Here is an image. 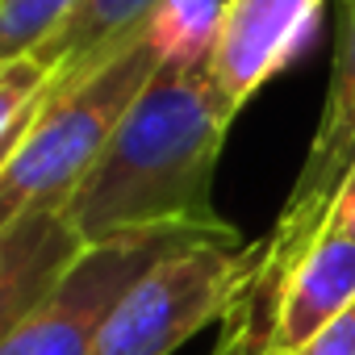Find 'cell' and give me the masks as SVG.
Returning <instances> with one entry per match:
<instances>
[{"instance_id":"cell-14","label":"cell","mask_w":355,"mask_h":355,"mask_svg":"<svg viewBox=\"0 0 355 355\" xmlns=\"http://www.w3.org/2000/svg\"><path fill=\"white\" fill-rule=\"evenodd\" d=\"M326 230H334V234L355 243V167L347 171V180L338 184V197H334V205L326 214Z\"/></svg>"},{"instance_id":"cell-7","label":"cell","mask_w":355,"mask_h":355,"mask_svg":"<svg viewBox=\"0 0 355 355\" xmlns=\"http://www.w3.org/2000/svg\"><path fill=\"white\" fill-rule=\"evenodd\" d=\"M351 305H355V243L334 230H322L313 247L297 259V268L284 276L268 322V347L259 355L301 351Z\"/></svg>"},{"instance_id":"cell-1","label":"cell","mask_w":355,"mask_h":355,"mask_svg":"<svg viewBox=\"0 0 355 355\" xmlns=\"http://www.w3.org/2000/svg\"><path fill=\"white\" fill-rule=\"evenodd\" d=\"M234 117L209 63L163 59L63 209L84 247L134 230L234 234L214 209V171Z\"/></svg>"},{"instance_id":"cell-2","label":"cell","mask_w":355,"mask_h":355,"mask_svg":"<svg viewBox=\"0 0 355 355\" xmlns=\"http://www.w3.org/2000/svg\"><path fill=\"white\" fill-rule=\"evenodd\" d=\"M159 63L163 55L142 30L80 80L46 88L42 109L0 167V230L38 209H67Z\"/></svg>"},{"instance_id":"cell-13","label":"cell","mask_w":355,"mask_h":355,"mask_svg":"<svg viewBox=\"0 0 355 355\" xmlns=\"http://www.w3.org/2000/svg\"><path fill=\"white\" fill-rule=\"evenodd\" d=\"M293 355H355V305L343 313V318H334L322 334H313L301 351H293Z\"/></svg>"},{"instance_id":"cell-5","label":"cell","mask_w":355,"mask_h":355,"mask_svg":"<svg viewBox=\"0 0 355 355\" xmlns=\"http://www.w3.org/2000/svg\"><path fill=\"white\" fill-rule=\"evenodd\" d=\"M239 234V230H234ZM197 239H226L205 230H134L105 243L84 247L76 268L59 280V288L0 343V355H88L105 313L117 297L163 255L189 247Z\"/></svg>"},{"instance_id":"cell-9","label":"cell","mask_w":355,"mask_h":355,"mask_svg":"<svg viewBox=\"0 0 355 355\" xmlns=\"http://www.w3.org/2000/svg\"><path fill=\"white\" fill-rule=\"evenodd\" d=\"M159 5L163 0H80L63 26L34 51V59L51 71V84L80 80L117 55L134 34H142Z\"/></svg>"},{"instance_id":"cell-6","label":"cell","mask_w":355,"mask_h":355,"mask_svg":"<svg viewBox=\"0 0 355 355\" xmlns=\"http://www.w3.org/2000/svg\"><path fill=\"white\" fill-rule=\"evenodd\" d=\"M326 0H226V13L209 51V80L218 96L243 105L305 46Z\"/></svg>"},{"instance_id":"cell-4","label":"cell","mask_w":355,"mask_h":355,"mask_svg":"<svg viewBox=\"0 0 355 355\" xmlns=\"http://www.w3.org/2000/svg\"><path fill=\"white\" fill-rule=\"evenodd\" d=\"M255 263L259 243L243 234L175 247L117 297L88 355H171L205 326L230 318Z\"/></svg>"},{"instance_id":"cell-10","label":"cell","mask_w":355,"mask_h":355,"mask_svg":"<svg viewBox=\"0 0 355 355\" xmlns=\"http://www.w3.org/2000/svg\"><path fill=\"white\" fill-rule=\"evenodd\" d=\"M226 0H163L150 13L146 34L171 63H209Z\"/></svg>"},{"instance_id":"cell-8","label":"cell","mask_w":355,"mask_h":355,"mask_svg":"<svg viewBox=\"0 0 355 355\" xmlns=\"http://www.w3.org/2000/svg\"><path fill=\"white\" fill-rule=\"evenodd\" d=\"M84 239L63 209H38L0 230V343L76 268Z\"/></svg>"},{"instance_id":"cell-11","label":"cell","mask_w":355,"mask_h":355,"mask_svg":"<svg viewBox=\"0 0 355 355\" xmlns=\"http://www.w3.org/2000/svg\"><path fill=\"white\" fill-rule=\"evenodd\" d=\"M46 88H51V71L34 55L0 67V167L9 163V155L17 150L34 113L42 109Z\"/></svg>"},{"instance_id":"cell-12","label":"cell","mask_w":355,"mask_h":355,"mask_svg":"<svg viewBox=\"0 0 355 355\" xmlns=\"http://www.w3.org/2000/svg\"><path fill=\"white\" fill-rule=\"evenodd\" d=\"M80 0H0V67L34 55Z\"/></svg>"},{"instance_id":"cell-15","label":"cell","mask_w":355,"mask_h":355,"mask_svg":"<svg viewBox=\"0 0 355 355\" xmlns=\"http://www.w3.org/2000/svg\"><path fill=\"white\" fill-rule=\"evenodd\" d=\"M214 355H251V351H247V347H239L230 334H222V338H218V347H214Z\"/></svg>"},{"instance_id":"cell-3","label":"cell","mask_w":355,"mask_h":355,"mask_svg":"<svg viewBox=\"0 0 355 355\" xmlns=\"http://www.w3.org/2000/svg\"><path fill=\"white\" fill-rule=\"evenodd\" d=\"M355 167V0H338V34H334V59H330V88L326 105L318 117V130L309 138L305 163L297 171V180L280 205V218L272 234L259 243V263L222 322L226 334H234L251 355L268 347V322L276 293L284 276L297 268V259L313 247V239L326 230V214L338 197V184L347 180V171Z\"/></svg>"}]
</instances>
